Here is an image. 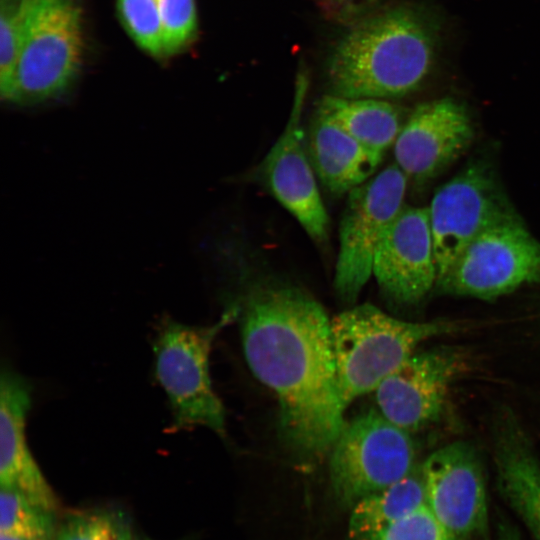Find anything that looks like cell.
I'll return each mask as SVG.
<instances>
[{
    "instance_id": "obj_1",
    "label": "cell",
    "mask_w": 540,
    "mask_h": 540,
    "mask_svg": "<svg viewBox=\"0 0 540 540\" xmlns=\"http://www.w3.org/2000/svg\"><path fill=\"white\" fill-rule=\"evenodd\" d=\"M237 308L247 363L277 395L283 441L304 460L323 458L346 423L325 309L278 282L253 287Z\"/></svg>"
},
{
    "instance_id": "obj_2",
    "label": "cell",
    "mask_w": 540,
    "mask_h": 540,
    "mask_svg": "<svg viewBox=\"0 0 540 540\" xmlns=\"http://www.w3.org/2000/svg\"><path fill=\"white\" fill-rule=\"evenodd\" d=\"M430 36L409 10L393 9L353 26L337 44L329 65L332 95L387 99L417 89L432 62Z\"/></svg>"
},
{
    "instance_id": "obj_3",
    "label": "cell",
    "mask_w": 540,
    "mask_h": 540,
    "mask_svg": "<svg viewBox=\"0 0 540 540\" xmlns=\"http://www.w3.org/2000/svg\"><path fill=\"white\" fill-rule=\"evenodd\" d=\"M465 328L453 320L404 321L369 303L341 312L331 319V331L345 407L375 391L422 342Z\"/></svg>"
},
{
    "instance_id": "obj_4",
    "label": "cell",
    "mask_w": 540,
    "mask_h": 540,
    "mask_svg": "<svg viewBox=\"0 0 540 540\" xmlns=\"http://www.w3.org/2000/svg\"><path fill=\"white\" fill-rule=\"evenodd\" d=\"M238 316L237 306L209 326L187 325L166 316L153 339L155 377L164 390L174 430L206 427L225 432L224 406L212 388L209 355L220 330Z\"/></svg>"
},
{
    "instance_id": "obj_5",
    "label": "cell",
    "mask_w": 540,
    "mask_h": 540,
    "mask_svg": "<svg viewBox=\"0 0 540 540\" xmlns=\"http://www.w3.org/2000/svg\"><path fill=\"white\" fill-rule=\"evenodd\" d=\"M81 56V15L73 0H24L18 60L2 97L23 105L57 97L74 81Z\"/></svg>"
},
{
    "instance_id": "obj_6",
    "label": "cell",
    "mask_w": 540,
    "mask_h": 540,
    "mask_svg": "<svg viewBox=\"0 0 540 540\" xmlns=\"http://www.w3.org/2000/svg\"><path fill=\"white\" fill-rule=\"evenodd\" d=\"M411 434L371 410L345 423L330 450L333 490L345 505L377 493L416 466Z\"/></svg>"
},
{
    "instance_id": "obj_7",
    "label": "cell",
    "mask_w": 540,
    "mask_h": 540,
    "mask_svg": "<svg viewBox=\"0 0 540 540\" xmlns=\"http://www.w3.org/2000/svg\"><path fill=\"white\" fill-rule=\"evenodd\" d=\"M531 284H540V241L520 218L476 237L435 288L441 294L491 300Z\"/></svg>"
},
{
    "instance_id": "obj_8",
    "label": "cell",
    "mask_w": 540,
    "mask_h": 540,
    "mask_svg": "<svg viewBox=\"0 0 540 540\" xmlns=\"http://www.w3.org/2000/svg\"><path fill=\"white\" fill-rule=\"evenodd\" d=\"M428 208L437 280L476 237L491 227L520 219L494 168L469 163L435 192Z\"/></svg>"
},
{
    "instance_id": "obj_9",
    "label": "cell",
    "mask_w": 540,
    "mask_h": 540,
    "mask_svg": "<svg viewBox=\"0 0 540 540\" xmlns=\"http://www.w3.org/2000/svg\"><path fill=\"white\" fill-rule=\"evenodd\" d=\"M407 182L402 170L392 164L348 193L334 277V288L342 301H356L373 275L378 244L405 207Z\"/></svg>"
},
{
    "instance_id": "obj_10",
    "label": "cell",
    "mask_w": 540,
    "mask_h": 540,
    "mask_svg": "<svg viewBox=\"0 0 540 540\" xmlns=\"http://www.w3.org/2000/svg\"><path fill=\"white\" fill-rule=\"evenodd\" d=\"M471 368V358L458 347L415 351L376 388L379 412L410 434L441 419L453 385Z\"/></svg>"
},
{
    "instance_id": "obj_11",
    "label": "cell",
    "mask_w": 540,
    "mask_h": 540,
    "mask_svg": "<svg viewBox=\"0 0 540 540\" xmlns=\"http://www.w3.org/2000/svg\"><path fill=\"white\" fill-rule=\"evenodd\" d=\"M421 467L427 505L451 539L484 534L488 503L477 450L465 441L452 442L432 452Z\"/></svg>"
},
{
    "instance_id": "obj_12",
    "label": "cell",
    "mask_w": 540,
    "mask_h": 540,
    "mask_svg": "<svg viewBox=\"0 0 540 540\" xmlns=\"http://www.w3.org/2000/svg\"><path fill=\"white\" fill-rule=\"evenodd\" d=\"M284 130L257 167L256 176L272 196L319 244L328 240L329 216L309 160L301 115L307 90L305 79L296 87Z\"/></svg>"
},
{
    "instance_id": "obj_13",
    "label": "cell",
    "mask_w": 540,
    "mask_h": 540,
    "mask_svg": "<svg viewBox=\"0 0 540 540\" xmlns=\"http://www.w3.org/2000/svg\"><path fill=\"white\" fill-rule=\"evenodd\" d=\"M373 275L392 302L412 306L436 286L437 266L427 207L405 206L378 244Z\"/></svg>"
},
{
    "instance_id": "obj_14",
    "label": "cell",
    "mask_w": 540,
    "mask_h": 540,
    "mask_svg": "<svg viewBox=\"0 0 540 540\" xmlns=\"http://www.w3.org/2000/svg\"><path fill=\"white\" fill-rule=\"evenodd\" d=\"M473 138L462 105L450 98L422 103L406 118L395 141V164L408 180L425 184L457 160Z\"/></svg>"
},
{
    "instance_id": "obj_15",
    "label": "cell",
    "mask_w": 540,
    "mask_h": 540,
    "mask_svg": "<svg viewBox=\"0 0 540 540\" xmlns=\"http://www.w3.org/2000/svg\"><path fill=\"white\" fill-rule=\"evenodd\" d=\"M32 404L30 383L11 368L0 378V486L13 489L42 508L56 512L58 498L35 461L26 437Z\"/></svg>"
},
{
    "instance_id": "obj_16",
    "label": "cell",
    "mask_w": 540,
    "mask_h": 540,
    "mask_svg": "<svg viewBox=\"0 0 540 540\" xmlns=\"http://www.w3.org/2000/svg\"><path fill=\"white\" fill-rule=\"evenodd\" d=\"M491 444L501 496L533 537L540 540V461L512 409L503 406L496 410Z\"/></svg>"
},
{
    "instance_id": "obj_17",
    "label": "cell",
    "mask_w": 540,
    "mask_h": 540,
    "mask_svg": "<svg viewBox=\"0 0 540 540\" xmlns=\"http://www.w3.org/2000/svg\"><path fill=\"white\" fill-rule=\"evenodd\" d=\"M305 145L315 174L335 195L348 194L368 181L384 157L318 113L308 128Z\"/></svg>"
},
{
    "instance_id": "obj_18",
    "label": "cell",
    "mask_w": 540,
    "mask_h": 540,
    "mask_svg": "<svg viewBox=\"0 0 540 540\" xmlns=\"http://www.w3.org/2000/svg\"><path fill=\"white\" fill-rule=\"evenodd\" d=\"M317 113L382 154L394 146L406 121L398 106L377 98H345L331 94L321 99Z\"/></svg>"
},
{
    "instance_id": "obj_19",
    "label": "cell",
    "mask_w": 540,
    "mask_h": 540,
    "mask_svg": "<svg viewBox=\"0 0 540 540\" xmlns=\"http://www.w3.org/2000/svg\"><path fill=\"white\" fill-rule=\"evenodd\" d=\"M427 503L422 467L386 489L353 505L349 522L351 540H374L384 529Z\"/></svg>"
},
{
    "instance_id": "obj_20",
    "label": "cell",
    "mask_w": 540,
    "mask_h": 540,
    "mask_svg": "<svg viewBox=\"0 0 540 540\" xmlns=\"http://www.w3.org/2000/svg\"><path fill=\"white\" fill-rule=\"evenodd\" d=\"M55 530L54 512L13 489L1 487L0 533L31 540H53Z\"/></svg>"
},
{
    "instance_id": "obj_21",
    "label": "cell",
    "mask_w": 540,
    "mask_h": 540,
    "mask_svg": "<svg viewBox=\"0 0 540 540\" xmlns=\"http://www.w3.org/2000/svg\"><path fill=\"white\" fill-rule=\"evenodd\" d=\"M122 514L104 509L71 511L57 526L53 540H133Z\"/></svg>"
},
{
    "instance_id": "obj_22",
    "label": "cell",
    "mask_w": 540,
    "mask_h": 540,
    "mask_svg": "<svg viewBox=\"0 0 540 540\" xmlns=\"http://www.w3.org/2000/svg\"><path fill=\"white\" fill-rule=\"evenodd\" d=\"M120 20L135 43L152 56H163L157 0H117Z\"/></svg>"
},
{
    "instance_id": "obj_23",
    "label": "cell",
    "mask_w": 540,
    "mask_h": 540,
    "mask_svg": "<svg viewBox=\"0 0 540 540\" xmlns=\"http://www.w3.org/2000/svg\"><path fill=\"white\" fill-rule=\"evenodd\" d=\"M162 29L163 56L182 50L194 37L197 14L194 0H157Z\"/></svg>"
},
{
    "instance_id": "obj_24",
    "label": "cell",
    "mask_w": 540,
    "mask_h": 540,
    "mask_svg": "<svg viewBox=\"0 0 540 540\" xmlns=\"http://www.w3.org/2000/svg\"><path fill=\"white\" fill-rule=\"evenodd\" d=\"M24 24V0L18 5L1 4L0 90L8 88L18 60Z\"/></svg>"
},
{
    "instance_id": "obj_25",
    "label": "cell",
    "mask_w": 540,
    "mask_h": 540,
    "mask_svg": "<svg viewBox=\"0 0 540 540\" xmlns=\"http://www.w3.org/2000/svg\"><path fill=\"white\" fill-rule=\"evenodd\" d=\"M374 540L452 539L426 503L388 526Z\"/></svg>"
},
{
    "instance_id": "obj_26",
    "label": "cell",
    "mask_w": 540,
    "mask_h": 540,
    "mask_svg": "<svg viewBox=\"0 0 540 540\" xmlns=\"http://www.w3.org/2000/svg\"><path fill=\"white\" fill-rule=\"evenodd\" d=\"M497 540H522V538L514 526L503 521L498 527Z\"/></svg>"
},
{
    "instance_id": "obj_27",
    "label": "cell",
    "mask_w": 540,
    "mask_h": 540,
    "mask_svg": "<svg viewBox=\"0 0 540 540\" xmlns=\"http://www.w3.org/2000/svg\"><path fill=\"white\" fill-rule=\"evenodd\" d=\"M0 540H31V539L0 533Z\"/></svg>"
},
{
    "instance_id": "obj_28",
    "label": "cell",
    "mask_w": 540,
    "mask_h": 540,
    "mask_svg": "<svg viewBox=\"0 0 540 540\" xmlns=\"http://www.w3.org/2000/svg\"><path fill=\"white\" fill-rule=\"evenodd\" d=\"M23 0H1V4H9V5H18L22 3Z\"/></svg>"
},
{
    "instance_id": "obj_29",
    "label": "cell",
    "mask_w": 540,
    "mask_h": 540,
    "mask_svg": "<svg viewBox=\"0 0 540 540\" xmlns=\"http://www.w3.org/2000/svg\"><path fill=\"white\" fill-rule=\"evenodd\" d=\"M133 540H150V539H136V538H134Z\"/></svg>"
}]
</instances>
